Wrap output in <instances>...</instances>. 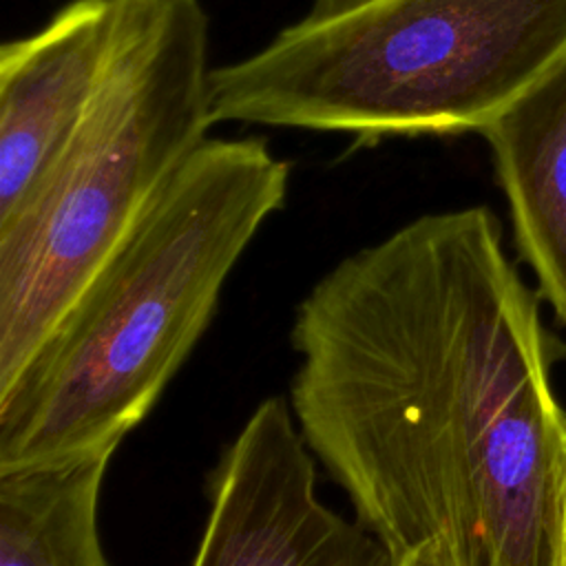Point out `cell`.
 Here are the masks:
<instances>
[{
	"label": "cell",
	"mask_w": 566,
	"mask_h": 566,
	"mask_svg": "<svg viewBox=\"0 0 566 566\" xmlns=\"http://www.w3.org/2000/svg\"><path fill=\"white\" fill-rule=\"evenodd\" d=\"M484 206L429 212L296 305L290 407L391 559L559 566V343Z\"/></svg>",
	"instance_id": "6da1fadb"
},
{
	"label": "cell",
	"mask_w": 566,
	"mask_h": 566,
	"mask_svg": "<svg viewBox=\"0 0 566 566\" xmlns=\"http://www.w3.org/2000/svg\"><path fill=\"white\" fill-rule=\"evenodd\" d=\"M290 164L259 137L206 139L0 391V473L119 442L208 329Z\"/></svg>",
	"instance_id": "7a4b0ae2"
},
{
	"label": "cell",
	"mask_w": 566,
	"mask_h": 566,
	"mask_svg": "<svg viewBox=\"0 0 566 566\" xmlns=\"http://www.w3.org/2000/svg\"><path fill=\"white\" fill-rule=\"evenodd\" d=\"M108 2V53L88 106L0 221V391L212 126L203 2Z\"/></svg>",
	"instance_id": "3957f363"
},
{
	"label": "cell",
	"mask_w": 566,
	"mask_h": 566,
	"mask_svg": "<svg viewBox=\"0 0 566 566\" xmlns=\"http://www.w3.org/2000/svg\"><path fill=\"white\" fill-rule=\"evenodd\" d=\"M566 57V0H371L212 69V124L482 133Z\"/></svg>",
	"instance_id": "277c9868"
},
{
	"label": "cell",
	"mask_w": 566,
	"mask_h": 566,
	"mask_svg": "<svg viewBox=\"0 0 566 566\" xmlns=\"http://www.w3.org/2000/svg\"><path fill=\"white\" fill-rule=\"evenodd\" d=\"M208 517L190 566H394L360 522L316 491V458L290 400L263 398L221 451Z\"/></svg>",
	"instance_id": "5b68a950"
},
{
	"label": "cell",
	"mask_w": 566,
	"mask_h": 566,
	"mask_svg": "<svg viewBox=\"0 0 566 566\" xmlns=\"http://www.w3.org/2000/svg\"><path fill=\"white\" fill-rule=\"evenodd\" d=\"M108 0H71L42 29L0 49V221L60 155L104 69Z\"/></svg>",
	"instance_id": "8992f818"
},
{
	"label": "cell",
	"mask_w": 566,
	"mask_h": 566,
	"mask_svg": "<svg viewBox=\"0 0 566 566\" xmlns=\"http://www.w3.org/2000/svg\"><path fill=\"white\" fill-rule=\"evenodd\" d=\"M515 245L566 325V57L484 130Z\"/></svg>",
	"instance_id": "52a82bcc"
},
{
	"label": "cell",
	"mask_w": 566,
	"mask_h": 566,
	"mask_svg": "<svg viewBox=\"0 0 566 566\" xmlns=\"http://www.w3.org/2000/svg\"><path fill=\"white\" fill-rule=\"evenodd\" d=\"M117 447L0 473V566H108L102 484Z\"/></svg>",
	"instance_id": "ba28073f"
},
{
	"label": "cell",
	"mask_w": 566,
	"mask_h": 566,
	"mask_svg": "<svg viewBox=\"0 0 566 566\" xmlns=\"http://www.w3.org/2000/svg\"><path fill=\"white\" fill-rule=\"evenodd\" d=\"M371 0H312V7L305 18L310 20H325L340 13H347L360 4H367Z\"/></svg>",
	"instance_id": "9c48e42d"
},
{
	"label": "cell",
	"mask_w": 566,
	"mask_h": 566,
	"mask_svg": "<svg viewBox=\"0 0 566 566\" xmlns=\"http://www.w3.org/2000/svg\"><path fill=\"white\" fill-rule=\"evenodd\" d=\"M559 566H566V473L562 486V533H559Z\"/></svg>",
	"instance_id": "30bf717a"
},
{
	"label": "cell",
	"mask_w": 566,
	"mask_h": 566,
	"mask_svg": "<svg viewBox=\"0 0 566 566\" xmlns=\"http://www.w3.org/2000/svg\"><path fill=\"white\" fill-rule=\"evenodd\" d=\"M394 566H422V564H420V562H416L413 557H402V559L394 562Z\"/></svg>",
	"instance_id": "8fae6325"
}]
</instances>
